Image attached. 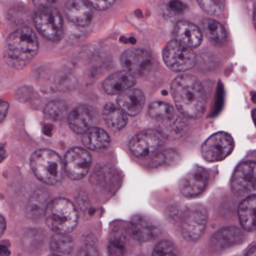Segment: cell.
Segmentation results:
<instances>
[{
    "label": "cell",
    "instance_id": "38",
    "mask_svg": "<svg viewBox=\"0 0 256 256\" xmlns=\"http://www.w3.org/2000/svg\"><path fill=\"white\" fill-rule=\"evenodd\" d=\"M6 228V223L5 218L2 216H1V234H4Z\"/></svg>",
    "mask_w": 256,
    "mask_h": 256
},
{
    "label": "cell",
    "instance_id": "2",
    "mask_svg": "<svg viewBox=\"0 0 256 256\" xmlns=\"http://www.w3.org/2000/svg\"><path fill=\"white\" fill-rule=\"evenodd\" d=\"M38 48V38L34 31L26 26L20 28L6 40L4 60L13 70H23L36 56Z\"/></svg>",
    "mask_w": 256,
    "mask_h": 256
},
{
    "label": "cell",
    "instance_id": "35",
    "mask_svg": "<svg viewBox=\"0 0 256 256\" xmlns=\"http://www.w3.org/2000/svg\"><path fill=\"white\" fill-rule=\"evenodd\" d=\"M56 2H58V0H32L34 5L38 8L52 6Z\"/></svg>",
    "mask_w": 256,
    "mask_h": 256
},
{
    "label": "cell",
    "instance_id": "13",
    "mask_svg": "<svg viewBox=\"0 0 256 256\" xmlns=\"http://www.w3.org/2000/svg\"><path fill=\"white\" fill-rule=\"evenodd\" d=\"M209 180V174L204 168L194 166L180 181L181 194L186 198H193L202 194Z\"/></svg>",
    "mask_w": 256,
    "mask_h": 256
},
{
    "label": "cell",
    "instance_id": "8",
    "mask_svg": "<svg viewBox=\"0 0 256 256\" xmlns=\"http://www.w3.org/2000/svg\"><path fill=\"white\" fill-rule=\"evenodd\" d=\"M234 148L233 138L224 132L216 133L205 140L200 148L202 156L208 162L222 161L228 156Z\"/></svg>",
    "mask_w": 256,
    "mask_h": 256
},
{
    "label": "cell",
    "instance_id": "34",
    "mask_svg": "<svg viewBox=\"0 0 256 256\" xmlns=\"http://www.w3.org/2000/svg\"><path fill=\"white\" fill-rule=\"evenodd\" d=\"M169 8L174 12L181 13L185 10L186 6L180 2L179 0H172L169 4Z\"/></svg>",
    "mask_w": 256,
    "mask_h": 256
},
{
    "label": "cell",
    "instance_id": "4",
    "mask_svg": "<svg viewBox=\"0 0 256 256\" xmlns=\"http://www.w3.org/2000/svg\"><path fill=\"white\" fill-rule=\"evenodd\" d=\"M30 167L40 181L54 185L62 179L65 166L60 156L54 151L40 149L31 156Z\"/></svg>",
    "mask_w": 256,
    "mask_h": 256
},
{
    "label": "cell",
    "instance_id": "17",
    "mask_svg": "<svg viewBox=\"0 0 256 256\" xmlns=\"http://www.w3.org/2000/svg\"><path fill=\"white\" fill-rule=\"evenodd\" d=\"M90 5L84 0H68L64 8L66 16L74 25L82 28L88 26L94 16Z\"/></svg>",
    "mask_w": 256,
    "mask_h": 256
},
{
    "label": "cell",
    "instance_id": "29",
    "mask_svg": "<svg viewBox=\"0 0 256 256\" xmlns=\"http://www.w3.org/2000/svg\"><path fill=\"white\" fill-rule=\"evenodd\" d=\"M180 160V155L174 150H167L160 152L152 158L151 166L154 168L172 166Z\"/></svg>",
    "mask_w": 256,
    "mask_h": 256
},
{
    "label": "cell",
    "instance_id": "24",
    "mask_svg": "<svg viewBox=\"0 0 256 256\" xmlns=\"http://www.w3.org/2000/svg\"><path fill=\"white\" fill-rule=\"evenodd\" d=\"M49 194L46 190H36L30 198L26 208L28 217L32 220L40 218L46 212L49 204Z\"/></svg>",
    "mask_w": 256,
    "mask_h": 256
},
{
    "label": "cell",
    "instance_id": "11",
    "mask_svg": "<svg viewBox=\"0 0 256 256\" xmlns=\"http://www.w3.org/2000/svg\"><path fill=\"white\" fill-rule=\"evenodd\" d=\"M92 164L90 154L82 148H73L65 156V170L68 178L80 180L89 173Z\"/></svg>",
    "mask_w": 256,
    "mask_h": 256
},
{
    "label": "cell",
    "instance_id": "28",
    "mask_svg": "<svg viewBox=\"0 0 256 256\" xmlns=\"http://www.w3.org/2000/svg\"><path fill=\"white\" fill-rule=\"evenodd\" d=\"M68 106L64 102L54 100L46 106L44 114L48 119L53 121H60L67 115Z\"/></svg>",
    "mask_w": 256,
    "mask_h": 256
},
{
    "label": "cell",
    "instance_id": "37",
    "mask_svg": "<svg viewBox=\"0 0 256 256\" xmlns=\"http://www.w3.org/2000/svg\"><path fill=\"white\" fill-rule=\"evenodd\" d=\"M246 256H256V245L252 246L251 248H250V250H248V252H247L246 253Z\"/></svg>",
    "mask_w": 256,
    "mask_h": 256
},
{
    "label": "cell",
    "instance_id": "15",
    "mask_svg": "<svg viewBox=\"0 0 256 256\" xmlns=\"http://www.w3.org/2000/svg\"><path fill=\"white\" fill-rule=\"evenodd\" d=\"M128 232L131 236L140 242H148L156 238L161 230L154 221L142 215H136L128 223Z\"/></svg>",
    "mask_w": 256,
    "mask_h": 256
},
{
    "label": "cell",
    "instance_id": "18",
    "mask_svg": "<svg viewBox=\"0 0 256 256\" xmlns=\"http://www.w3.org/2000/svg\"><path fill=\"white\" fill-rule=\"evenodd\" d=\"M136 84V77L124 70L108 76L103 82L102 89L108 95H120L132 88Z\"/></svg>",
    "mask_w": 256,
    "mask_h": 256
},
{
    "label": "cell",
    "instance_id": "39",
    "mask_svg": "<svg viewBox=\"0 0 256 256\" xmlns=\"http://www.w3.org/2000/svg\"><path fill=\"white\" fill-rule=\"evenodd\" d=\"M253 22H254V28L256 29V4L254 8V14H253Z\"/></svg>",
    "mask_w": 256,
    "mask_h": 256
},
{
    "label": "cell",
    "instance_id": "27",
    "mask_svg": "<svg viewBox=\"0 0 256 256\" xmlns=\"http://www.w3.org/2000/svg\"><path fill=\"white\" fill-rule=\"evenodd\" d=\"M72 247V239L66 234H56L50 240V250L55 254H70Z\"/></svg>",
    "mask_w": 256,
    "mask_h": 256
},
{
    "label": "cell",
    "instance_id": "20",
    "mask_svg": "<svg viewBox=\"0 0 256 256\" xmlns=\"http://www.w3.org/2000/svg\"><path fill=\"white\" fill-rule=\"evenodd\" d=\"M242 230L235 226L222 228L214 234L211 238V244L215 250H224L238 245L244 241Z\"/></svg>",
    "mask_w": 256,
    "mask_h": 256
},
{
    "label": "cell",
    "instance_id": "12",
    "mask_svg": "<svg viewBox=\"0 0 256 256\" xmlns=\"http://www.w3.org/2000/svg\"><path fill=\"white\" fill-rule=\"evenodd\" d=\"M120 64L124 70L138 76H144L152 67V59L148 50L132 48L126 50L120 58Z\"/></svg>",
    "mask_w": 256,
    "mask_h": 256
},
{
    "label": "cell",
    "instance_id": "21",
    "mask_svg": "<svg viewBox=\"0 0 256 256\" xmlns=\"http://www.w3.org/2000/svg\"><path fill=\"white\" fill-rule=\"evenodd\" d=\"M240 223L244 230L252 232L256 229V194L245 198L238 206Z\"/></svg>",
    "mask_w": 256,
    "mask_h": 256
},
{
    "label": "cell",
    "instance_id": "7",
    "mask_svg": "<svg viewBox=\"0 0 256 256\" xmlns=\"http://www.w3.org/2000/svg\"><path fill=\"white\" fill-rule=\"evenodd\" d=\"M208 222V212L200 204L193 205L184 212L181 220V234L186 240L196 242L203 235Z\"/></svg>",
    "mask_w": 256,
    "mask_h": 256
},
{
    "label": "cell",
    "instance_id": "25",
    "mask_svg": "<svg viewBox=\"0 0 256 256\" xmlns=\"http://www.w3.org/2000/svg\"><path fill=\"white\" fill-rule=\"evenodd\" d=\"M202 30L206 38L217 46H222L227 42V32L224 26L214 19H204Z\"/></svg>",
    "mask_w": 256,
    "mask_h": 256
},
{
    "label": "cell",
    "instance_id": "36",
    "mask_svg": "<svg viewBox=\"0 0 256 256\" xmlns=\"http://www.w3.org/2000/svg\"><path fill=\"white\" fill-rule=\"evenodd\" d=\"M8 104L5 102H2L1 104V121H4L5 119V116H6L7 112H8Z\"/></svg>",
    "mask_w": 256,
    "mask_h": 256
},
{
    "label": "cell",
    "instance_id": "1",
    "mask_svg": "<svg viewBox=\"0 0 256 256\" xmlns=\"http://www.w3.org/2000/svg\"><path fill=\"white\" fill-rule=\"evenodd\" d=\"M176 109L186 118L198 119L206 108V95L200 80L192 74L178 76L170 85Z\"/></svg>",
    "mask_w": 256,
    "mask_h": 256
},
{
    "label": "cell",
    "instance_id": "5",
    "mask_svg": "<svg viewBox=\"0 0 256 256\" xmlns=\"http://www.w3.org/2000/svg\"><path fill=\"white\" fill-rule=\"evenodd\" d=\"M34 20L36 28L43 37L54 42L62 40L64 22L58 8L53 6L38 8Z\"/></svg>",
    "mask_w": 256,
    "mask_h": 256
},
{
    "label": "cell",
    "instance_id": "14",
    "mask_svg": "<svg viewBox=\"0 0 256 256\" xmlns=\"http://www.w3.org/2000/svg\"><path fill=\"white\" fill-rule=\"evenodd\" d=\"M98 120L97 110L92 106L82 104L78 106L68 116L70 128L77 134H84L94 126Z\"/></svg>",
    "mask_w": 256,
    "mask_h": 256
},
{
    "label": "cell",
    "instance_id": "31",
    "mask_svg": "<svg viewBox=\"0 0 256 256\" xmlns=\"http://www.w3.org/2000/svg\"><path fill=\"white\" fill-rule=\"evenodd\" d=\"M163 122V130L167 137H178L184 130V122L179 116H174Z\"/></svg>",
    "mask_w": 256,
    "mask_h": 256
},
{
    "label": "cell",
    "instance_id": "33",
    "mask_svg": "<svg viewBox=\"0 0 256 256\" xmlns=\"http://www.w3.org/2000/svg\"><path fill=\"white\" fill-rule=\"evenodd\" d=\"M88 2L98 11H106L114 5L116 0H88Z\"/></svg>",
    "mask_w": 256,
    "mask_h": 256
},
{
    "label": "cell",
    "instance_id": "3",
    "mask_svg": "<svg viewBox=\"0 0 256 256\" xmlns=\"http://www.w3.org/2000/svg\"><path fill=\"white\" fill-rule=\"evenodd\" d=\"M46 224L56 234H68L76 228L78 214L72 202L58 198L49 202L46 212Z\"/></svg>",
    "mask_w": 256,
    "mask_h": 256
},
{
    "label": "cell",
    "instance_id": "10",
    "mask_svg": "<svg viewBox=\"0 0 256 256\" xmlns=\"http://www.w3.org/2000/svg\"><path fill=\"white\" fill-rule=\"evenodd\" d=\"M164 144V136L156 130H144L132 138L130 150L138 158H146L156 152Z\"/></svg>",
    "mask_w": 256,
    "mask_h": 256
},
{
    "label": "cell",
    "instance_id": "22",
    "mask_svg": "<svg viewBox=\"0 0 256 256\" xmlns=\"http://www.w3.org/2000/svg\"><path fill=\"white\" fill-rule=\"evenodd\" d=\"M102 116L106 125L113 131H120L128 122L126 112L112 103H108L104 106Z\"/></svg>",
    "mask_w": 256,
    "mask_h": 256
},
{
    "label": "cell",
    "instance_id": "23",
    "mask_svg": "<svg viewBox=\"0 0 256 256\" xmlns=\"http://www.w3.org/2000/svg\"><path fill=\"white\" fill-rule=\"evenodd\" d=\"M82 142L86 148L91 150H100L109 146L110 138L102 128L92 126L84 133Z\"/></svg>",
    "mask_w": 256,
    "mask_h": 256
},
{
    "label": "cell",
    "instance_id": "9",
    "mask_svg": "<svg viewBox=\"0 0 256 256\" xmlns=\"http://www.w3.org/2000/svg\"><path fill=\"white\" fill-rule=\"evenodd\" d=\"M232 192L236 196H247L256 190V162L246 161L235 169L230 181Z\"/></svg>",
    "mask_w": 256,
    "mask_h": 256
},
{
    "label": "cell",
    "instance_id": "40",
    "mask_svg": "<svg viewBox=\"0 0 256 256\" xmlns=\"http://www.w3.org/2000/svg\"><path fill=\"white\" fill-rule=\"evenodd\" d=\"M252 118H253V121H254V124H256V110H253Z\"/></svg>",
    "mask_w": 256,
    "mask_h": 256
},
{
    "label": "cell",
    "instance_id": "30",
    "mask_svg": "<svg viewBox=\"0 0 256 256\" xmlns=\"http://www.w3.org/2000/svg\"><path fill=\"white\" fill-rule=\"evenodd\" d=\"M204 12L212 16H218L223 12L226 0H197Z\"/></svg>",
    "mask_w": 256,
    "mask_h": 256
},
{
    "label": "cell",
    "instance_id": "19",
    "mask_svg": "<svg viewBox=\"0 0 256 256\" xmlns=\"http://www.w3.org/2000/svg\"><path fill=\"white\" fill-rule=\"evenodd\" d=\"M116 103L126 114L137 116L140 114L144 107V94L140 90L131 88L120 94L116 98Z\"/></svg>",
    "mask_w": 256,
    "mask_h": 256
},
{
    "label": "cell",
    "instance_id": "16",
    "mask_svg": "<svg viewBox=\"0 0 256 256\" xmlns=\"http://www.w3.org/2000/svg\"><path fill=\"white\" fill-rule=\"evenodd\" d=\"M174 40L191 48H196L203 41V34L198 26L187 20H180L173 30Z\"/></svg>",
    "mask_w": 256,
    "mask_h": 256
},
{
    "label": "cell",
    "instance_id": "26",
    "mask_svg": "<svg viewBox=\"0 0 256 256\" xmlns=\"http://www.w3.org/2000/svg\"><path fill=\"white\" fill-rule=\"evenodd\" d=\"M148 114L152 119L160 122L168 120L175 116L174 108L170 104L163 102H155L150 104Z\"/></svg>",
    "mask_w": 256,
    "mask_h": 256
},
{
    "label": "cell",
    "instance_id": "32",
    "mask_svg": "<svg viewBox=\"0 0 256 256\" xmlns=\"http://www.w3.org/2000/svg\"><path fill=\"white\" fill-rule=\"evenodd\" d=\"M178 254L173 242L168 240H162L156 246L152 256H176Z\"/></svg>",
    "mask_w": 256,
    "mask_h": 256
},
{
    "label": "cell",
    "instance_id": "6",
    "mask_svg": "<svg viewBox=\"0 0 256 256\" xmlns=\"http://www.w3.org/2000/svg\"><path fill=\"white\" fill-rule=\"evenodd\" d=\"M162 58L168 68L176 72L192 70L197 60L193 48L176 40H172L166 44L163 49Z\"/></svg>",
    "mask_w": 256,
    "mask_h": 256
}]
</instances>
